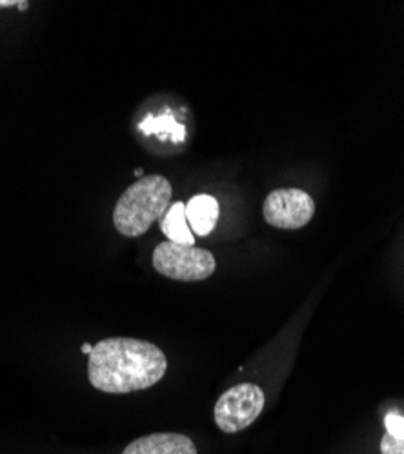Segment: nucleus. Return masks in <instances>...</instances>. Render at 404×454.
Wrapping results in <instances>:
<instances>
[{
  "label": "nucleus",
  "mask_w": 404,
  "mask_h": 454,
  "mask_svg": "<svg viewBox=\"0 0 404 454\" xmlns=\"http://www.w3.org/2000/svg\"><path fill=\"white\" fill-rule=\"evenodd\" d=\"M168 369L166 355L137 338H106L88 358L90 384L109 395H126L159 384Z\"/></svg>",
  "instance_id": "obj_1"
},
{
  "label": "nucleus",
  "mask_w": 404,
  "mask_h": 454,
  "mask_svg": "<svg viewBox=\"0 0 404 454\" xmlns=\"http://www.w3.org/2000/svg\"><path fill=\"white\" fill-rule=\"evenodd\" d=\"M171 195V184L162 175H148L137 180L115 204V230L128 239L144 235L168 211Z\"/></svg>",
  "instance_id": "obj_2"
},
{
  "label": "nucleus",
  "mask_w": 404,
  "mask_h": 454,
  "mask_svg": "<svg viewBox=\"0 0 404 454\" xmlns=\"http://www.w3.org/2000/svg\"><path fill=\"white\" fill-rule=\"evenodd\" d=\"M154 268L159 275L177 282H201L215 273L217 262L208 249L166 240L154 251Z\"/></svg>",
  "instance_id": "obj_3"
},
{
  "label": "nucleus",
  "mask_w": 404,
  "mask_h": 454,
  "mask_svg": "<svg viewBox=\"0 0 404 454\" xmlns=\"http://www.w3.org/2000/svg\"><path fill=\"white\" fill-rule=\"evenodd\" d=\"M265 409V393L255 384H239L228 389L215 403L217 427L234 434L250 427Z\"/></svg>",
  "instance_id": "obj_4"
},
{
  "label": "nucleus",
  "mask_w": 404,
  "mask_h": 454,
  "mask_svg": "<svg viewBox=\"0 0 404 454\" xmlns=\"http://www.w3.org/2000/svg\"><path fill=\"white\" fill-rule=\"evenodd\" d=\"M263 215L277 230H301L312 222L315 202L303 189H275L263 204Z\"/></svg>",
  "instance_id": "obj_5"
},
{
  "label": "nucleus",
  "mask_w": 404,
  "mask_h": 454,
  "mask_svg": "<svg viewBox=\"0 0 404 454\" xmlns=\"http://www.w3.org/2000/svg\"><path fill=\"white\" fill-rule=\"evenodd\" d=\"M123 454H197V449L185 434L155 433L131 442Z\"/></svg>",
  "instance_id": "obj_6"
},
{
  "label": "nucleus",
  "mask_w": 404,
  "mask_h": 454,
  "mask_svg": "<svg viewBox=\"0 0 404 454\" xmlns=\"http://www.w3.org/2000/svg\"><path fill=\"white\" fill-rule=\"evenodd\" d=\"M218 216V202L211 195H195L186 206V218L190 223V230L197 237H208L215 230Z\"/></svg>",
  "instance_id": "obj_7"
},
{
  "label": "nucleus",
  "mask_w": 404,
  "mask_h": 454,
  "mask_svg": "<svg viewBox=\"0 0 404 454\" xmlns=\"http://www.w3.org/2000/svg\"><path fill=\"white\" fill-rule=\"evenodd\" d=\"M161 230L170 242L180 246H195V235L190 230L185 202H175L168 207L161 218Z\"/></svg>",
  "instance_id": "obj_8"
},
{
  "label": "nucleus",
  "mask_w": 404,
  "mask_h": 454,
  "mask_svg": "<svg viewBox=\"0 0 404 454\" xmlns=\"http://www.w3.org/2000/svg\"><path fill=\"white\" fill-rule=\"evenodd\" d=\"M384 426H386V434L397 440H404V416L397 412H388L384 419Z\"/></svg>",
  "instance_id": "obj_9"
},
{
  "label": "nucleus",
  "mask_w": 404,
  "mask_h": 454,
  "mask_svg": "<svg viewBox=\"0 0 404 454\" xmlns=\"http://www.w3.org/2000/svg\"><path fill=\"white\" fill-rule=\"evenodd\" d=\"M381 452L383 454H404V440L392 438L390 434H384L381 438Z\"/></svg>",
  "instance_id": "obj_10"
},
{
  "label": "nucleus",
  "mask_w": 404,
  "mask_h": 454,
  "mask_svg": "<svg viewBox=\"0 0 404 454\" xmlns=\"http://www.w3.org/2000/svg\"><path fill=\"white\" fill-rule=\"evenodd\" d=\"M19 6L17 0H0V8H13Z\"/></svg>",
  "instance_id": "obj_11"
},
{
  "label": "nucleus",
  "mask_w": 404,
  "mask_h": 454,
  "mask_svg": "<svg viewBox=\"0 0 404 454\" xmlns=\"http://www.w3.org/2000/svg\"><path fill=\"white\" fill-rule=\"evenodd\" d=\"M81 351L84 353V355H91V351H93V346L91 344H83V348H81Z\"/></svg>",
  "instance_id": "obj_12"
},
{
  "label": "nucleus",
  "mask_w": 404,
  "mask_h": 454,
  "mask_svg": "<svg viewBox=\"0 0 404 454\" xmlns=\"http://www.w3.org/2000/svg\"><path fill=\"white\" fill-rule=\"evenodd\" d=\"M133 175L140 180V178H144V169H142V168H137V169L133 171Z\"/></svg>",
  "instance_id": "obj_13"
},
{
  "label": "nucleus",
  "mask_w": 404,
  "mask_h": 454,
  "mask_svg": "<svg viewBox=\"0 0 404 454\" xmlns=\"http://www.w3.org/2000/svg\"><path fill=\"white\" fill-rule=\"evenodd\" d=\"M29 4L28 3H24V0H22V3H19V10H26Z\"/></svg>",
  "instance_id": "obj_14"
}]
</instances>
